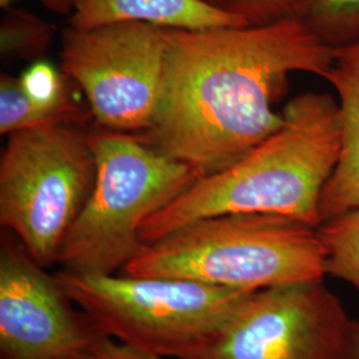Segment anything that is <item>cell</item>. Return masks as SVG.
I'll return each mask as SVG.
<instances>
[{"instance_id": "10", "label": "cell", "mask_w": 359, "mask_h": 359, "mask_svg": "<svg viewBox=\"0 0 359 359\" xmlns=\"http://www.w3.org/2000/svg\"><path fill=\"white\" fill-rule=\"evenodd\" d=\"M325 79L338 95L341 154L322 193V222L359 208V40L334 50Z\"/></svg>"}, {"instance_id": "5", "label": "cell", "mask_w": 359, "mask_h": 359, "mask_svg": "<svg viewBox=\"0 0 359 359\" xmlns=\"http://www.w3.org/2000/svg\"><path fill=\"white\" fill-rule=\"evenodd\" d=\"M56 276L67 294L107 337L161 359L192 358L253 293L124 273L63 269Z\"/></svg>"}, {"instance_id": "6", "label": "cell", "mask_w": 359, "mask_h": 359, "mask_svg": "<svg viewBox=\"0 0 359 359\" xmlns=\"http://www.w3.org/2000/svg\"><path fill=\"white\" fill-rule=\"evenodd\" d=\"M97 164L90 133L48 126L8 135L0 158V224L44 268L62 245L95 185Z\"/></svg>"}, {"instance_id": "2", "label": "cell", "mask_w": 359, "mask_h": 359, "mask_svg": "<svg viewBox=\"0 0 359 359\" xmlns=\"http://www.w3.org/2000/svg\"><path fill=\"white\" fill-rule=\"evenodd\" d=\"M283 123L229 167L197 180L148 218L144 244L201 218L222 215H278L322 224L321 197L341 154L338 103L306 92L283 108Z\"/></svg>"}, {"instance_id": "12", "label": "cell", "mask_w": 359, "mask_h": 359, "mask_svg": "<svg viewBox=\"0 0 359 359\" xmlns=\"http://www.w3.org/2000/svg\"><path fill=\"white\" fill-rule=\"evenodd\" d=\"M326 276L351 285L359 294V208L318 226Z\"/></svg>"}, {"instance_id": "17", "label": "cell", "mask_w": 359, "mask_h": 359, "mask_svg": "<svg viewBox=\"0 0 359 359\" xmlns=\"http://www.w3.org/2000/svg\"><path fill=\"white\" fill-rule=\"evenodd\" d=\"M63 359H161L142 353L111 337H104L93 345L77 350Z\"/></svg>"}, {"instance_id": "14", "label": "cell", "mask_w": 359, "mask_h": 359, "mask_svg": "<svg viewBox=\"0 0 359 359\" xmlns=\"http://www.w3.org/2000/svg\"><path fill=\"white\" fill-rule=\"evenodd\" d=\"M297 19L332 48L359 40V0H305Z\"/></svg>"}, {"instance_id": "4", "label": "cell", "mask_w": 359, "mask_h": 359, "mask_svg": "<svg viewBox=\"0 0 359 359\" xmlns=\"http://www.w3.org/2000/svg\"><path fill=\"white\" fill-rule=\"evenodd\" d=\"M97 172L90 198L62 245L57 264L81 274H115L144 246V222L204 175L137 135L90 132Z\"/></svg>"}, {"instance_id": "11", "label": "cell", "mask_w": 359, "mask_h": 359, "mask_svg": "<svg viewBox=\"0 0 359 359\" xmlns=\"http://www.w3.org/2000/svg\"><path fill=\"white\" fill-rule=\"evenodd\" d=\"M68 26L95 28L116 23H149L172 29L248 26L205 0H71Z\"/></svg>"}, {"instance_id": "1", "label": "cell", "mask_w": 359, "mask_h": 359, "mask_svg": "<svg viewBox=\"0 0 359 359\" xmlns=\"http://www.w3.org/2000/svg\"><path fill=\"white\" fill-rule=\"evenodd\" d=\"M334 50L299 19L266 26L169 28L160 115L137 135L204 176L229 167L283 126L287 76L326 77Z\"/></svg>"}, {"instance_id": "3", "label": "cell", "mask_w": 359, "mask_h": 359, "mask_svg": "<svg viewBox=\"0 0 359 359\" xmlns=\"http://www.w3.org/2000/svg\"><path fill=\"white\" fill-rule=\"evenodd\" d=\"M121 271L250 292L326 277L318 228L258 213L193 221L144 245Z\"/></svg>"}, {"instance_id": "18", "label": "cell", "mask_w": 359, "mask_h": 359, "mask_svg": "<svg viewBox=\"0 0 359 359\" xmlns=\"http://www.w3.org/2000/svg\"><path fill=\"white\" fill-rule=\"evenodd\" d=\"M15 1H19V0H0V7L3 10H7L13 6ZM38 1L52 13H60V15H71L72 13V1L71 0H38Z\"/></svg>"}, {"instance_id": "19", "label": "cell", "mask_w": 359, "mask_h": 359, "mask_svg": "<svg viewBox=\"0 0 359 359\" xmlns=\"http://www.w3.org/2000/svg\"><path fill=\"white\" fill-rule=\"evenodd\" d=\"M346 359H359V320L351 322Z\"/></svg>"}, {"instance_id": "15", "label": "cell", "mask_w": 359, "mask_h": 359, "mask_svg": "<svg viewBox=\"0 0 359 359\" xmlns=\"http://www.w3.org/2000/svg\"><path fill=\"white\" fill-rule=\"evenodd\" d=\"M72 126L65 116L32 102L19 77L7 74L0 76V133L11 135L23 129L48 126ZM79 127V126H77Z\"/></svg>"}, {"instance_id": "13", "label": "cell", "mask_w": 359, "mask_h": 359, "mask_svg": "<svg viewBox=\"0 0 359 359\" xmlns=\"http://www.w3.org/2000/svg\"><path fill=\"white\" fill-rule=\"evenodd\" d=\"M55 28L23 8H7L0 23V52L7 60L44 59L51 47Z\"/></svg>"}, {"instance_id": "9", "label": "cell", "mask_w": 359, "mask_h": 359, "mask_svg": "<svg viewBox=\"0 0 359 359\" xmlns=\"http://www.w3.org/2000/svg\"><path fill=\"white\" fill-rule=\"evenodd\" d=\"M13 231L0 236V359H63L105 334Z\"/></svg>"}, {"instance_id": "16", "label": "cell", "mask_w": 359, "mask_h": 359, "mask_svg": "<svg viewBox=\"0 0 359 359\" xmlns=\"http://www.w3.org/2000/svg\"><path fill=\"white\" fill-rule=\"evenodd\" d=\"M222 13L241 19L248 26H266L297 19L305 0H205Z\"/></svg>"}, {"instance_id": "7", "label": "cell", "mask_w": 359, "mask_h": 359, "mask_svg": "<svg viewBox=\"0 0 359 359\" xmlns=\"http://www.w3.org/2000/svg\"><path fill=\"white\" fill-rule=\"evenodd\" d=\"M168 50L169 28L139 22L68 26L60 68L84 93L103 128L142 135L160 115Z\"/></svg>"}, {"instance_id": "8", "label": "cell", "mask_w": 359, "mask_h": 359, "mask_svg": "<svg viewBox=\"0 0 359 359\" xmlns=\"http://www.w3.org/2000/svg\"><path fill=\"white\" fill-rule=\"evenodd\" d=\"M351 322L325 280L266 287L191 359H346Z\"/></svg>"}]
</instances>
